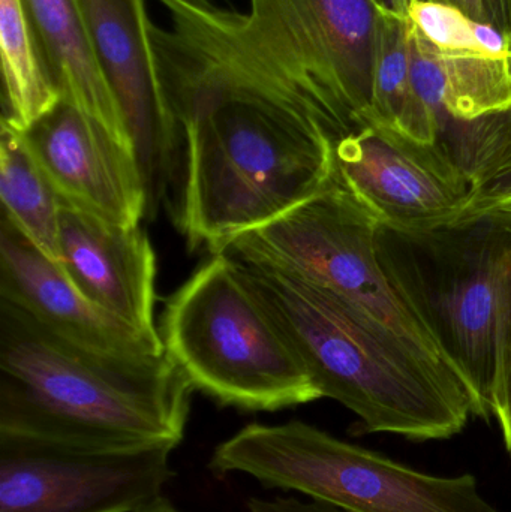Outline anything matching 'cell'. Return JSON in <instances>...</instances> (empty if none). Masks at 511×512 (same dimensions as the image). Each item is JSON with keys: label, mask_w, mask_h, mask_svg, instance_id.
<instances>
[{"label": "cell", "mask_w": 511, "mask_h": 512, "mask_svg": "<svg viewBox=\"0 0 511 512\" xmlns=\"http://www.w3.org/2000/svg\"><path fill=\"white\" fill-rule=\"evenodd\" d=\"M0 300L93 351L123 358L165 354L161 334L144 333L96 306L62 265L38 251L5 218L0 221Z\"/></svg>", "instance_id": "obj_13"}, {"label": "cell", "mask_w": 511, "mask_h": 512, "mask_svg": "<svg viewBox=\"0 0 511 512\" xmlns=\"http://www.w3.org/2000/svg\"><path fill=\"white\" fill-rule=\"evenodd\" d=\"M183 2L191 3V5L197 6H215L213 0H183Z\"/></svg>", "instance_id": "obj_29"}, {"label": "cell", "mask_w": 511, "mask_h": 512, "mask_svg": "<svg viewBox=\"0 0 511 512\" xmlns=\"http://www.w3.org/2000/svg\"><path fill=\"white\" fill-rule=\"evenodd\" d=\"M62 203L122 227H140L149 197L131 147L71 102L21 132Z\"/></svg>", "instance_id": "obj_12"}, {"label": "cell", "mask_w": 511, "mask_h": 512, "mask_svg": "<svg viewBox=\"0 0 511 512\" xmlns=\"http://www.w3.org/2000/svg\"><path fill=\"white\" fill-rule=\"evenodd\" d=\"M474 38L483 53L491 56H511L509 36L494 24L476 21Z\"/></svg>", "instance_id": "obj_24"}, {"label": "cell", "mask_w": 511, "mask_h": 512, "mask_svg": "<svg viewBox=\"0 0 511 512\" xmlns=\"http://www.w3.org/2000/svg\"><path fill=\"white\" fill-rule=\"evenodd\" d=\"M497 212L509 213V215L511 216V203L506 204V206L500 207V209H498Z\"/></svg>", "instance_id": "obj_30"}, {"label": "cell", "mask_w": 511, "mask_h": 512, "mask_svg": "<svg viewBox=\"0 0 511 512\" xmlns=\"http://www.w3.org/2000/svg\"><path fill=\"white\" fill-rule=\"evenodd\" d=\"M23 5L60 99L98 120L134 150L122 111L99 68L78 0H23Z\"/></svg>", "instance_id": "obj_15"}, {"label": "cell", "mask_w": 511, "mask_h": 512, "mask_svg": "<svg viewBox=\"0 0 511 512\" xmlns=\"http://www.w3.org/2000/svg\"><path fill=\"white\" fill-rule=\"evenodd\" d=\"M380 227L335 179L314 197L269 224L240 234L219 252L341 295L458 376L390 282L378 255Z\"/></svg>", "instance_id": "obj_7"}, {"label": "cell", "mask_w": 511, "mask_h": 512, "mask_svg": "<svg viewBox=\"0 0 511 512\" xmlns=\"http://www.w3.org/2000/svg\"><path fill=\"white\" fill-rule=\"evenodd\" d=\"M192 391L167 352L93 351L0 300V433L87 448H176Z\"/></svg>", "instance_id": "obj_2"}, {"label": "cell", "mask_w": 511, "mask_h": 512, "mask_svg": "<svg viewBox=\"0 0 511 512\" xmlns=\"http://www.w3.org/2000/svg\"><path fill=\"white\" fill-rule=\"evenodd\" d=\"M488 21L507 36L511 33V0H483Z\"/></svg>", "instance_id": "obj_25"}, {"label": "cell", "mask_w": 511, "mask_h": 512, "mask_svg": "<svg viewBox=\"0 0 511 512\" xmlns=\"http://www.w3.org/2000/svg\"><path fill=\"white\" fill-rule=\"evenodd\" d=\"M0 56L3 72L2 125L29 129L60 101L23 0H0Z\"/></svg>", "instance_id": "obj_18"}, {"label": "cell", "mask_w": 511, "mask_h": 512, "mask_svg": "<svg viewBox=\"0 0 511 512\" xmlns=\"http://www.w3.org/2000/svg\"><path fill=\"white\" fill-rule=\"evenodd\" d=\"M435 50L443 68L446 116L468 123L510 110L511 56L437 47Z\"/></svg>", "instance_id": "obj_20"}, {"label": "cell", "mask_w": 511, "mask_h": 512, "mask_svg": "<svg viewBox=\"0 0 511 512\" xmlns=\"http://www.w3.org/2000/svg\"><path fill=\"white\" fill-rule=\"evenodd\" d=\"M0 198L2 218L59 264L62 200L23 134L5 125L0 137Z\"/></svg>", "instance_id": "obj_16"}, {"label": "cell", "mask_w": 511, "mask_h": 512, "mask_svg": "<svg viewBox=\"0 0 511 512\" xmlns=\"http://www.w3.org/2000/svg\"><path fill=\"white\" fill-rule=\"evenodd\" d=\"M162 84L183 135L180 230L210 254L335 182L344 132L258 47L246 14L159 0Z\"/></svg>", "instance_id": "obj_1"}, {"label": "cell", "mask_w": 511, "mask_h": 512, "mask_svg": "<svg viewBox=\"0 0 511 512\" xmlns=\"http://www.w3.org/2000/svg\"><path fill=\"white\" fill-rule=\"evenodd\" d=\"M102 75L122 111L153 213L182 188L183 135L162 84L146 0H78Z\"/></svg>", "instance_id": "obj_11"}, {"label": "cell", "mask_w": 511, "mask_h": 512, "mask_svg": "<svg viewBox=\"0 0 511 512\" xmlns=\"http://www.w3.org/2000/svg\"><path fill=\"white\" fill-rule=\"evenodd\" d=\"M509 39H510V50H511V33H510Z\"/></svg>", "instance_id": "obj_31"}, {"label": "cell", "mask_w": 511, "mask_h": 512, "mask_svg": "<svg viewBox=\"0 0 511 512\" xmlns=\"http://www.w3.org/2000/svg\"><path fill=\"white\" fill-rule=\"evenodd\" d=\"M59 264L96 306L159 336L156 255L140 227H122L62 203Z\"/></svg>", "instance_id": "obj_14"}, {"label": "cell", "mask_w": 511, "mask_h": 512, "mask_svg": "<svg viewBox=\"0 0 511 512\" xmlns=\"http://www.w3.org/2000/svg\"><path fill=\"white\" fill-rule=\"evenodd\" d=\"M134 512H182L177 510L173 504H171L168 499H165L164 496H159L155 501L150 502V504L144 505V507L138 508L137 511Z\"/></svg>", "instance_id": "obj_27"}, {"label": "cell", "mask_w": 511, "mask_h": 512, "mask_svg": "<svg viewBox=\"0 0 511 512\" xmlns=\"http://www.w3.org/2000/svg\"><path fill=\"white\" fill-rule=\"evenodd\" d=\"M170 445L87 448L0 433V512H134L173 478Z\"/></svg>", "instance_id": "obj_9"}, {"label": "cell", "mask_w": 511, "mask_h": 512, "mask_svg": "<svg viewBox=\"0 0 511 512\" xmlns=\"http://www.w3.org/2000/svg\"><path fill=\"white\" fill-rule=\"evenodd\" d=\"M234 259L293 343L321 397L347 406L366 432L432 441L465 429L474 415L473 397L452 370L341 295Z\"/></svg>", "instance_id": "obj_3"}, {"label": "cell", "mask_w": 511, "mask_h": 512, "mask_svg": "<svg viewBox=\"0 0 511 512\" xmlns=\"http://www.w3.org/2000/svg\"><path fill=\"white\" fill-rule=\"evenodd\" d=\"M408 15L384 9L372 90V125L423 144H437L441 119L414 89L408 54Z\"/></svg>", "instance_id": "obj_17"}, {"label": "cell", "mask_w": 511, "mask_h": 512, "mask_svg": "<svg viewBox=\"0 0 511 512\" xmlns=\"http://www.w3.org/2000/svg\"><path fill=\"white\" fill-rule=\"evenodd\" d=\"M492 415L500 421L504 442L511 454V307L501 339L500 363L492 393Z\"/></svg>", "instance_id": "obj_22"}, {"label": "cell", "mask_w": 511, "mask_h": 512, "mask_svg": "<svg viewBox=\"0 0 511 512\" xmlns=\"http://www.w3.org/2000/svg\"><path fill=\"white\" fill-rule=\"evenodd\" d=\"M248 510L249 512H353L329 502L315 501V499L311 502H302L299 499L288 498H276L270 501L251 499Z\"/></svg>", "instance_id": "obj_23"}, {"label": "cell", "mask_w": 511, "mask_h": 512, "mask_svg": "<svg viewBox=\"0 0 511 512\" xmlns=\"http://www.w3.org/2000/svg\"><path fill=\"white\" fill-rule=\"evenodd\" d=\"M464 125L455 159L467 174L471 201L461 221L511 203V108Z\"/></svg>", "instance_id": "obj_19"}, {"label": "cell", "mask_w": 511, "mask_h": 512, "mask_svg": "<svg viewBox=\"0 0 511 512\" xmlns=\"http://www.w3.org/2000/svg\"><path fill=\"white\" fill-rule=\"evenodd\" d=\"M378 255L489 420L511 307V216L492 212L426 233L380 227Z\"/></svg>", "instance_id": "obj_4"}, {"label": "cell", "mask_w": 511, "mask_h": 512, "mask_svg": "<svg viewBox=\"0 0 511 512\" xmlns=\"http://www.w3.org/2000/svg\"><path fill=\"white\" fill-rule=\"evenodd\" d=\"M165 352L194 390L242 411H279L321 399L302 358L242 265L210 258L168 298Z\"/></svg>", "instance_id": "obj_5"}, {"label": "cell", "mask_w": 511, "mask_h": 512, "mask_svg": "<svg viewBox=\"0 0 511 512\" xmlns=\"http://www.w3.org/2000/svg\"><path fill=\"white\" fill-rule=\"evenodd\" d=\"M209 468L353 512H501L474 475L423 474L303 421L249 424L215 448Z\"/></svg>", "instance_id": "obj_6"}, {"label": "cell", "mask_w": 511, "mask_h": 512, "mask_svg": "<svg viewBox=\"0 0 511 512\" xmlns=\"http://www.w3.org/2000/svg\"><path fill=\"white\" fill-rule=\"evenodd\" d=\"M441 2L452 3V5L458 6L459 9H462L465 14L470 15L474 20L489 23L483 0H441Z\"/></svg>", "instance_id": "obj_26"}, {"label": "cell", "mask_w": 511, "mask_h": 512, "mask_svg": "<svg viewBox=\"0 0 511 512\" xmlns=\"http://www.w3.org/2000/svg\"><path fill=\"white\" fill-rule=\"evenodd\" d=\"M380 0H251L258 47L345 135L372 125Z\"/></svg>", "instance_id": "obj_8"}, {"label": "cell", "mask_w": 511, "mask_h": 512, "mask_svg": "<svg viewBox=\"0 0 511 512\" xmlns=\"http://www.w3.org/2000/svg\"><path fill=\"white\" fill-rule=\"evenodd\" d=\"M411 0H380L381 5L387 9V11L396 12V14L407 15L408 5Z\"/></svg>", "instance_id": "obj_28"}, {"label": "cell", "mask_w": 511, "mask_h": 512, "mask_svg": "<svg viewBox=\"0 0 511 512\" xmlns=\"http://www.w3.org/2000/svg\"><path fill=\"white\" fill-rule=\"evenodd\" d=\"M407 15L416 29L440 50L482 51L474 38L476 20L452 3L411 0Z\"/></svg>", "instance_id": "obj_21"}, {"label": "cell", "mask_w": 511, "mask_h": 512, "mask_svg": "<svg viewBox=\"0 0 511 512\" xmlns=\"http://www.w3.org/2000/svg\"><path fill=\"white\" fill-rule=\"evenodd\" d=\"M335 167L336 180L378 224L399 233L456 224L470 207L467 174L440 141L423 144L366 126L336 143Z\"/></svg>", "instance_id": "obj_10"}]
</instances>
